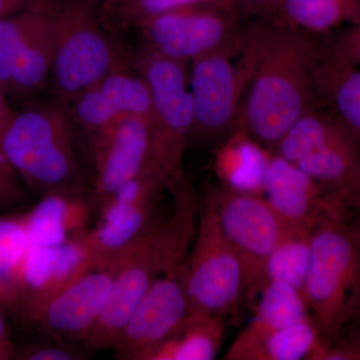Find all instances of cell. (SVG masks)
<instances>
[{"instance_id":"obj_5","label":"cell","mask_w":360,"mask_h":360,"mask_svg":"<svg viewBox=\"0 0 360 360\" xmlns=\"http://www.w3.org/2000/svg\"><path fill=\"white\" fill-rule=\"evenodd\" d=\"M276 155L311 177L330 200L350 212L360 207V144L324 108L307 111L278 143Z\"/></svg>"},{"instance_id":"obj_34","label":"cell","mask_w":360,"mask_h":360,"mask_svg":"<svg viewBox=\"0 0 360 360\" xmlns=\"http://www.w3.org/2000/svg\"><path fill=\"white\" fill-rule=\"evenodd\" d=\"M338 42L356 65H360V9L354 27Z\"/></svg>"},{"instance_id":"obj_16","label":"cell","mask_w":360,"mask_h":360,"mask_svg":"<svg viewBox=\"0 0 360 360\" xmlns=\"http://www.w3.org/2000/svg\"><path fill=\"white\" fill-rule=\"evenodd\" d=\"M70 117L89 135L127 115L153 120V103L146 80L120 68L101 78L68 106Z\"/></svg>"},{"instance_id":"obj_21","label":"cell","mask_w":360,"mask_h":360,"mask_svg":"<svg viewBox=\"0 0 360 360\" xmlns=\"http://www.w3.org/2000/svg\"><path fill=\"white\" fill-rule=\"evenodd\" d=\"M91 200L86 195L51 193L39 205L20 215L30 245L53 246L72 243L89 231Z\"/></svg>"},{"instance_id":"obj_11","label":"cell","mask_w":360,"mask_h":360,"mask_svg":"<svg viewBox=\"0 0 360 360\" xmlns=\"http://www.w3.org/2000/svg\"><path fill=\"white\" fill-rule=\"evenodd\" d=\"M234 54L217 51L191 61L194 123L189 143L210 146L236 131L246 77L240 65L231 63Z\"/></svg>"},{"instance_id":"obj_36","label":"cell","mask_w":360,"mask_h":360,"mask_svg":"<svg viewBox=\"0 0 360 360\" xmlns=\"http://www.w3.org/2000/svg\"><path fill=\"white\" fill-rule=\"evenodd\" d=\"M35 0H0V18L16 13L18 9L30 6Z\"/></svg>"},{"instance_id":"obj_2","label":"cell","mask_w":360,"mask_h":360,"mask_svg":"<svg viewBox=\"0 0 360 360\" xmlns=\"http://www.w3.org/2000/svg\"><path fill=\"white\" fill-rule=\"evenodd\" d=\"M174 210L120 260L113 269L110 297L84 345L89 350L115 349L123 329L151 284L181 269L194 236L195 201L188 182L170 189Z\"/></svg>"},{"instance_id":"obj_41","label":"cell","mask_w":360,"mask_h":360,"mask_svg":"<svg viewBox=\"0 0 360 360\" xmlns=\"http://www.w3.org/2000/svg\"><path fill=\"white\" fill-rule=\"evenodd\" d=\"M355 331H356V333H359V335H360V326H359V329H356V330H355Z\"/></svg>"},{"instance_id":"obj_9","label":"cell","mask_w":360,"mask_h":360,"mask_svg":"<svg viewBox=\"0 0 360 360\" xmlns=\"http://www.w3.org/2000/svg\"><path fill=\"white\" fill-rule=\"evenodd\" d=\"M205 198L212 205L225 238L243 264L245 300L255 303L266 284L267 262L285 233V224L262 194L222 186L213 189Z\"/></svg>"},{"instance_id":"obj_29","label":"cell","mask_w":360,"mask_h":360,"mask_svg":"<svg viewBox=\"0 0 360 360\" xmlns=\"http://www.w3.org/2000/svg\"><path fill=\"white\" fill-rule=\"evenodd\" d=\"M13 113L7 103L6 92L0 89V205H11L23 198L20 179L9 165L4 149V134Z\"/></svg>"},{"instance_id":"obj_20","label":"cell","mask_w":360,"mask_h":360,"mask_svg":"<svg viewBox=\"0 0 360 360\" xmlns=\"http://www.w3.org/2000/svg\"><path fill=\"white\" fill-rule=\"evenodd\" d=\"M304 296L283 283L267 281L260 291L255 315L234 340L224 359L251 360L267 336L309 316Z\"/></svg>"},{"instance_id":"obj_6","label":"cell","mask_w":360,"mask_h":360,"mask_svg":"<svg viewBox=\"0 0 360 360\" xmlns=\"http://www.w3.org/2000/svg\"><path fill=\"white\" fill-rule=\"evenodd\" d=\"M52 28L51 92L56 103L68 108L85 89L123 68L122 60L97 22L89 0H72L52 11Z\"/></svg>"},{"instance_id":"obj_26","label":"cell","mask_w":360,"mask_h":360,"mask_svg":"<svg viewBox=\"0 0 360 360\" xmlns=\"http://www.w3.org/2000/svg\"><path fill=\"white\" fill-rule=\"evenodd\" d=\"M319 343L321 333L309 315L267 336L251 360L309 359Z\"/></svg>"},{"instance_id":"obj_24","label":"cell","mask_w":360,"mask_h":360,"mask_svg":"<svg viewBox=\"0 0 360 360\" xmlns=\"http://www.w3.org/2000/svg\"><path fill=\"white\" fill-rule=\"evenodd\" d=\"M360 4L340 0H279L276 20L309 34H322L347 20H356Z\"/></svg>"},{"instance_id":"obj_31","label":"cell","mask_w":360,"mask_h":360,"mask_svg":"<svg viewBox=\"0 0 360 360\" xmlns=\"http://www.w3.org/2000/svg\"><path fill=\"white\" fill-rule=\"evenodd\" d=\"M86 359V354L77 349L73 343L56 340L51 343H35L16 348L15 359L22 360H78Z\"/></svg>"},{"instance_id":"obj_23","label":"cell","mask_w":360,"mask_h":360,"mask_svg":"<svg viewBox=\"0 0 360 360\" xmlns=\"http://www.w3.org/2000/svg\"><path fill=\"white\" fill-rule=\"evenodd\" d=\"M53 56L52 11H47L16 53L11 92L28 94L40 89L51 75Z\"/></svg>"},{"instance_id":"obj_28","label":"cell","mask_w":360,"mask_h":360,"mask_svg":"<svg viewBox=\"0 0 360 360\" xmlns=\"http://www.w3.org/2000/svg\"><path fill=\"white\" fill-rule=\"evenodd\" d=\"M189 6H214L234 11L232 0H125L113 7L120 20L134 25L156 14Z\"/></svg>"},{"instance_id":"obj_22","label":"cell","mask_w":360,"mask_h":360,"mask_svg":"<svg viewBox=\"0 0 360 360\" xmlns=\"http://www.w3.org/2000/svg\"><path fill=\"white\" fill-rule=\"evenodd\" d=\"M224 335V321L191 312L179 328L148 360H212L217 357Z\"/></svg>"},{"instance_id":"obj_12","label":"cell","mask_w":360,"mask_h":360,"mask_svg":"<svg viewBox=\"0 0 360 360\" xmlns=\"http://www.w3.org/2000/svg\"><path fill=\"white\" fill-rule=\"evenodd\" d=\"M90 136L96 169L90 198L98 210L130 179L149 167H161L150 118L123 116Z\"/></svg>"},{"instance_id":"obj_27","label":"cell","mask_w":360,"mask_h":360,"mask_svg":"<svg viewBox=\"0 0 360 360\" xmlns=\"http://www.w3.org/2000/svg\"><path fill=\"white\" fill-rule=\"evenodd\" d=\"M238 150L233 155V158L226 160L224 163H217L219 174L224 176V186L255 194H262V179L265 167L269 156H265L262 149L257 148V143L248 141V134L240 130L233 132Z\"/></svg>"},{"instance_id":"obj_4","label":"cell","mask_w":360,"mask_h":360,"mask_svg":"<svg viewBox=\"0 0 360 360\" xmlns=\"http://www.w3.org/2000/svg\"><path fill=\"white\" fill-rule=\"evenodd\" d=\"M70 115L58 103L14 111L4 139V153L18 179L44 196L86 195L75 155Z\"/></svg>"},{"instance_id":"obj_32","label":"cell","mask_w":360,"mask_h":360,"mask_svg":"<svg viewBox=\"0 0 360 360\" xmlns=\"http://www.w3.org/2000/svg\"><path fill=\"white\" fill-rule=\"evenodd\" d=\"M30 248L20 217L0 219V255H23Z\"/></svg>"},{"instance_id":"obj_19","label":"cell","mask_w":360,"mask_h":360,"mask_svg":"<svg viewBox=\"0 0 360 360\" xmlns=\"http://www.w3.org/2000/svg\"><path fill=\"white\" fill-rule=\"evenodd\" d=\"M321 108L335 116L360 144V70L338 42L319 44L314 65Z\"/></svg>"},{"instance_id":"obj_30","label":"cell","mask_w":360,"mask_h":360,"mask_svg":"<svg viewBox=\"0 0 360 360\" xmlns=\"http://www.w3.org/2000/svg\"><path fill=\"white\" fill-rule=\"evenodd\" d=\"M26 253V252H25ZM23 255H0V309L18 314Z\"/></svg>"},{"instance_id":"obj_7","label":"cell","mask_w":360,"mask_h":360,"mask_svg":"<svg viewBox=\"0 0 360 360\" xmlns=\"http://www.w3.org/2000/svg\"><path fill=\"white\" fill-rule=\"evenodd\" d=\"M198 220L193 250L181 267L182 285L191 312L224 321L245 300V272L206 198Z\"/></svg>"},{"instance_id":"obj_35","label":"cell","mask_w":360,"mask_h":360,"mask_svg":"<svg viewBox=\"0 0 360 360\" xmlns=\"http://www.w3.org/2000/svg\"><path fill=\"white\" fill-rule=\"evenodd\" d=\"M4 312L0 309V360L15 359L16 348L11 341Z\"/></svg>"},{"instance_id":"obj_17","label":"cell","mask_w":360,"mask_h":360,"mask_svg":"<svg viewBox=\"0 0 360 360\" xmlns=\"http://www.w3.org/2000/svg\"><path fill=\"white\" fill-rule=\"evenodd\" d=\"M161 196L134 202H108L99 208L101 222L82 236L94 269H111L158 222Z\"/></svg>"},{"instance_id":"obj_37","label":"cell","mask_w":360,"mask_h":360,"mask_svg":"<svg viewBox=\"0 0 360 360\" xmlns=\"http://www.w3.org/2000/svg\"><path fill=\"white\" fill-rule=\"evenodd\" d=\"M123 1H125V0H108V6L113 7L117 6V4H122Z\"/></svg>"},{"instance_id":"obj_40","label":"cell","mask_w":360,"mask_h":360,"mask_svg":"<svg viewBox=\"0 0 360 360\" xmlns=\"http://www.w3.org/2000/svg\"><path fill=\"white\" fill-rule=\"evenodd\" d=\"M89 2H94V1H103V2H106V4H108V0H89Z\"/></svg>"},{"instance_id":"obj_38","label":"cell","mask_w":360,"mask_h":360,"mask_svg":"<svg viewBox=\"0 0 360 360\" xmlns=\"http://www.w3.org/2000/svg\"><path fill=\"white\" fill-rule=\"evenodd\" d=\"M357 212H359V219L356 220V221H354V224L355 225H356L357 226V229H359V231H360V207L359 208V210H356Z\"/></svg>"},{"instance_id":"obj_25","label":"cell","mask_w":360,"mask_h":360,"mask_svg":"<svg viewBox=\"0 0 360 360\" xmlns=\"http://www.w3.org/2000/svg\"><path fill=\"white\" fill-rule=\"evenodd\" d=\"M312 231L310 227H286L267 262L266 283L288 284L304 296L311 262Z\"/></svg>"},{"instance_id":"obj_8","label":"cell","mask_w":360,"mask_h":360,"mask_svg":"<svg viewBox=\"0 0 360 360\" xmlns=\"http://www.w3.org/2000/svg\"><path fill=\"white\" fill-rule=\"evenodd\" d=\"M186 65L146 47L137 63L150 92L158 160L169 179V189L187 181L184 155L191 141L194 112Z\"/></svg>"},{"instance_id":"obj_33","label":"cell","mask_w":360,"mask_h":360,"mask_svg":"<svg viewBox=\"0 0 360 360\" xmlns=\"http://www.w3.org/2000/svg\"><path fill=\"white\" fill-rule=\"evenodd\" d=\"M234 11L241 16L260 18L274 13L279 0H232Z\"/></svg>"},{"instance_id":"obj_18","label":"cell","mask_w":360,"mask_h":360,"mask_svg":"<svg viewBox=\"0 0 360 360\" xmlns=\"http://www.w3.org/2000/svg\"><path fill=\"white\" fill-rule=\"evenodd\" d=\"M262 195L286 227L314 229L328 202L322 187L283 156H269Z\"/></svg>"},{"instance_id":"obj_10","label":"cell","mask_w":360,"mask_h":360,"mask_svg":"<svg viewBox=\"0 0 360 360\" xmlns=\"http://www.w3.org/2000/svg\"><path fill=\"white\" fill-rule=\"evenodd\" d=\"M232 9L189 6L144 18L141 30L144 47L179 63L217 51L236 53L243 44L245 28Z\"/></svg>"},{"instance_id":"obj_1","label":"cell","mask_w":360,"mask_h":360,"mask_svg":"<svg viewBox=\"0 0 360 360\" xmlns=\"http://www.w3.org/2000/svg\"><path fill=\"white\" fill-rule=\"evenodd\" d=\"M319 42L274 16L245 27L240 66L246 97L236 130L274 148L307 111L319 108L314 65Z\"/></svg>"},{"instance_id":"obj_13","label":"cell","mask_w":360,"mask_h":360,"mask_svg":"<svg viewBox=\"0 0 360 360\" xmlns=\"http://www.w3.org/2000/svg\"><path fill=\"white\" fill-rule=\"evenodd\" d=\"M191 314L181 269L158 277L137 304L115 347L120 360H148Z\"/></svg>"},{"instance_id":"obj_14","label":"cell","mask_w":360,"mask_h":360,"mask_svg":"<svg viewBox=\"0 0 360 360\" xmlns=\"http://www.w3.org/2000/svg\"><path fill=\"white\" fill-rule=\"evenodd\" d=\"M80 239L65 245H30L26 250L18 307L26 321L33 323L47 303L94 269Z\"/></svg>"},{"instance_id":"obj_15","label":"cell","mask_w":360,"mask_h":360,"mask_svg":"<svg viewBox=\"0 0 360 360\" xmlns=\"http://www.w3.org/2000/svg\"><path fill=\"white\" fill-rule=\"evenodd\" d=\"M112 281L113 269H89L47 303L33 323L54 340L84 343L103 314Z\"/></svg>"},{"instance_id":"obj_39","label":"cell","mask_w":360,"mask_h":360,"mask_svg":"<svg viewBox=\"0 0 360 360\" xmlns=\"http://www.w3.org/2000/svg\"><path fill=\"white\" fill-rule=\"evenodd\" d=\"M340 1L352 2V4H360V0H340Z\"/></svg>"},{"instance_id":"obj_3","label":"cell","mask_w":360,"mask_h":360,"mask_svg":"<svg viewBox=\"0 0 360 360\" xmlns=\"http://www.w3.org/2000/svg\"><path fill=\"white\" fill-rule=\"evenodd\" d=\"M350 212L328 201L312 231L304 300L328 345L360 316V231Z\"/></svg>"}]
</instances>
